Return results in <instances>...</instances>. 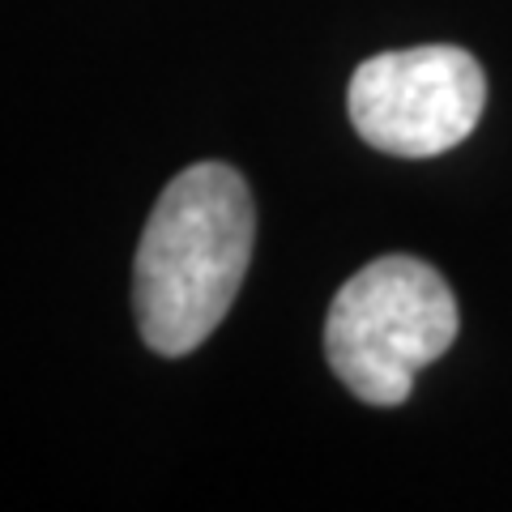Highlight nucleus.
I'll return each instance as SVG.
<instances>
[{"label":"nucleus","mask_w":512,"mask_h":512,"mask_svg":"<svg viewBox=\"0 0 512 512\" xmlns=\"http://www.w3.org/2000/svg\"><path fill=\"white\" fill-rule=\"evenodd\" d=\"M346 107L355 133L380 154L431 158L474 133L487 107V77L466 47H402L359 64Z\"/></svg>","instance_id":"3"},{"label":"nucleus","mask_w":512,"mask_h":512,"mask_svg":"<svg viewBox=\"0 0 512 512\" xmlns=\"http://www.w3.org/2000/svg\"><path fill=\"white\" fill-rule=\"evenodd\" d=\"M461 329L448 282L419 256L393 252L363 265L329 303L325 355L367 406H402L414 376L453 346Z\"/></svg>","instance_id":"2"},{"label":"nucleus","mask_w":512,"mask_h":512,"mask_svg":"<svg viewBox=\"0 0 512 512\" xmlns=\"http://www.w3.org/2000/svg\"><path fill=\"white\" fill-rule=\"evenodd\" d=\"M256 244L248 180L227 163H192L163 188L133 261V312L163 359L197 350L244 286Z\"/></svg>","instance_id":"1"}]
</instances>
